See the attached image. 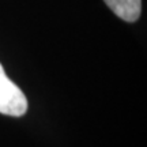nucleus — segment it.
<instances>
[{
  "label": "nucleus",
  "instance_id": "obj_1",
  "mask_svg": "<svg viewBox=\"0 0 147 147\" xmlns=\"http://www.w3.org/2000/svg\"><path fill=\"white\" fill-rule=\"evenodd\" d=\"M27 110V100L18 86L4 72L0 64V113L21 117Z\"/></svg>",
  "mask_w": 147,
  "mask_h": 147
},
{
  "label": "nucleus",
  "instance_id": "obj_2",
  "mask_svg": "<svg viewBox=\"0 0 147 147\" xmlns=\"http://www.w3.org/2000/svg\"><path fill=\"white\" fill-rule=\"evenodd\" d=\"M116 15L125 22H135L140 16L142 0H104Z\"/></svg>",
  "mask_w": 147,
  "mask_h": 147
}]
</instances>
